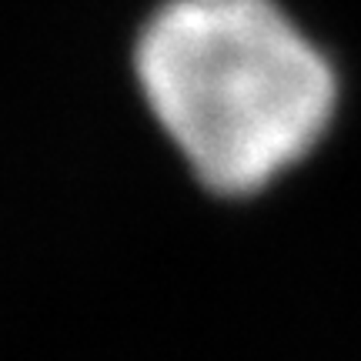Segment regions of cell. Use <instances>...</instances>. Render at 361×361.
Returning a JSON list of instances; mask_svg holds the SVG:
<instances>
[{"label":"cell","mask_w":361,"mask_h":361,"mask_svg":"<svg viewBox=\"0 0 361 361\" xmlns=\"http://www.w3.org/2000/svg\"><path fill=\"white\" fill-rule=\"evenodd\" d=\"M134 74L194 178L224 197L274 184L338 111L328 54L278 0H164L137 34Z\"/></svg>","instance_id":"obj_1"}]
</instances>
